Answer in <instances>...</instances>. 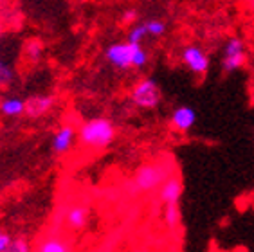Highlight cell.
I'll list each match as a JSON object with an SVG mask.
<instances>
[{"instance_id": "cell-23", "label": "cell", "mask_w": 254, "mask_h": 252, "mask_svg": "<svg viewBox=\"0 0 254 252\" xmlns=\"http://www.w3.org/2000/svg\"><path fill=\"white\" fill-rule=\"evenodd\" d=\"M2 33H4V27H2V22H0V36H2Z\"/></svg>"}, {"instance_id": "cell-11", "label": "cell", "mask_w": 254, "mask_h": 252, "mask_svg": "<svg viewBox=\"0 0 254 252\" xmlns=\"http://www.w3.org/2000/svg\"><path fill=\"white\" fill-rule=\"evenodd\" d=\"M182 196V182L177 177H168L162 186L159 188V202L168 204V202H181Z\"/></svg>"}, {"instance_id": "cell-8", "label": "cell", "mask_w": 254, "mask_h": 252, "mask_svg": "<svg viewBox=\"0 0 254 252\" xmlns=\"http://www.w3.org/2000/svg\"><path fill=\"white\" fill-rule=\"evenodd\" d=\"M196 110L190 105H181L171 110L170 128L177 133H188L196 125Z\"/></svg>"}, {"instance_id": "cell-20", "label": "cell", "mask_w": 254, "mask_h": 252, "mask_svg": "<svg viewBox=\"0 0 254 252\" xmlns=\"http://www.w3.org/2000/svg\"><path fill=\"white\" fill-rule=\"evenodd\" d=\"M137 18H139V11L137 9H127L121 15V24L123 25H132L137 22Z\"/></svg>"}, {"instance_id": "cell-14", "label": "cell", "mask_w": 254, "mask_h": 252, "mask_svg": "<svg viewBox=\"0 0 254 252\" xmlns=\"http://www.w3.org/2000/svg\"><path fill=\"white\" fill-rule=\"evenodd\" d=\"M162 220L166 223V227L170 231H175L181 225L182 213H181V205L179 202H168L164 204V211H162Z\"/></svg>"}, {"instance_id": "cell-24", "label": "cell", "mask_w": 254, "mask_h": 252, "mask_svg": "<svg viewBox=\"0 0 254 252\" xmlns=\"http://www.w3.org/2000/svg\"><path fill=\"white\" fill-rule=\"evenodd\" d=\"M0 233H2V229H0Z\"/></svg>"}, {"instance_id": "cell-13", "label": "cell", "mask_w": 254, "mask_h": 252, "mask_svg": "<svg viewBox=\"0 0 254 252\" xmlns=\"http://www.w3.org/2000/svg\"><path fill=\"white\" fill-rule=\"evenodd\" d=\"M38 252H68L72 251V243L68 242V240H64V238L60 236H49L42 240L38 243V247H36Z\"/></svg>"}, {"instance_id": "cell-17", "label": "cell", "mask_w": 254, "mask_h": 252, "mask_svg": "<svg viewBox=\"0 0 254 252\" xmlns=\"http://www.w3.org/2000/svg\"><path fill=\"white\" fill-rule=\"evenodd\" d=\"M15 79V72L9 63L0 60V88H7Z\"/></svg>"}, {"instance_id": "cell-5", "label": "cell", "mask_w": 254, "mask_h": 252, "mask_svg": "<svg viewBox=\"0 0 254 252\" xmlns=\"http://www.w3.org/2000/svg\"><path fill=\"white\" fill-rule=\"evenodd\" d=\"M181 60L184 63V67L191 74H195V76H204V74H207V70L211 67V60L207 56V53H205L200 45H195V44H190L182 49Z\"/></svg>"}, {"instance_id": "cell-15", "label": "cell", "mask_w": 254, "mask_h": 252, "mask_svg": "<svg viewBox=\"0 0 254 252\" xmlns=\"http://www.w3.org/2000/svg\"><path fill=\"white\" fill-rule=\"evenodd\" d=\"M44 44L40 42V40H29L27 44H25L24 47V56L27 62L31 63H36L42 60V56H44Z\"/></svg>"}, {"instance_id": "cell-9", "label": "cell", "mask_w": 254, "mask_h": 252, "mask_svg": "<svg viewBox=\"0 0 254 252\" xmlns=\"http://www.w3.org/2000/svg\"><path fill=\"white\" fill-rule=\"evenodd\" d=\"M90 205L88 204H74L68 205L64 213V223L74 233H81L88 227L90 222Z\"/></svg>"}, {"instance_id": "cell-19", "label": "cell", "mask_w": 254, "mask_h": 252, "mask_svg": "<svg viewBox=\"0 0 254 252\" xmlns=\"http://www.w3.org/2000/svg\"><path fill=\"white\" fill-rule=\"evenodd\" d=\"M29 251H31L29 240H25V238H22V236L11 240L9 252H29Z\"/></svg>"}, {"instance_id": "cell-3", "label": "cell", "mask_w": 254, "mask_h": 252, "mask_svg": "<svg viewBox=\"0 0 254 252\" xmlns=\"http://www.w3.org/2000/svg\"><path fill=\"white\" fill-rule=\"evenodd\" d=\"M130 101L141 110H155L162 101V92L159 83L153 78H142L130 90Z\"/></svg>"}, {"instance_id": "cell-12", "label": "cell", "mask_w": 254, "mask_h": 252, "mask_svg": "<svg viewBox=\"0 0 254 252\" xmlns=\"http://www.w3.org/2000/svg\"><path fill=\"white\" fill-rule=\"evenodd\" d=\"M0 116L7 119H16V117L25 116V99L16 96L2 97L0 99Z\"/></svg>"}, {"instance_id": "cell-2", "label": "cell", "mask_w": 254, "mask_h": 252, "mask_svg": "<svg viewBox=\"0 0 254 252\" xmlns=\"http://www.w3.org/2000/svg\"><path fill=\"white\" fill-rule=\"evenodd\" d=\"M170 177V168L168 164L161 162H150V164H142L137 168L132 179V191L135 194L139 193H153L161 188L162 182Z\"/></svg>"}, {"instance_id": "cell-6", "label": "cell", "mask_w": 254, "mask_h": 252, "mask_svg": "<svg viewBox=\"0 0 254 252\" xmlns=\"http://www.w3.org/2000/svg\"><path fill=\"white\" fill-rule=\"evenodd\" d=\"M133 47L135 44L132 42H114L105 49V60L118 70H128L132 68V58H133Z\"/></svg>"}, {"instance_id": "cell-7", "label": "cell", "mask_w": 254, "mask_h": 252, "mask_svg": "<svg viewBox=\"0 0 254 252\" xmlns=\"http://www.w3.org/2000/svg\"><path fill=\"white\" fill-rule=\"evenodd\" d=\"M76 141H78V128H74L72 125L60 126L51 139V151L54 155H65L72 150Z\"/></svg>"}, {"instance_id": "cell-10", "label": "cell", "mask_w": 254, "mask_h": 252, "mask_svg": "<svg viewBox=\"0 0 254 252\" xmlns=\"http://www.w3.org/2000/svg\"><path fill=\"white\" fill-rule=\"evenodd\" d=\"M56 105V96L53 94H38L25 99V116L29 119H38V117L49 114Z\"/></svg>"}, {"instance_id": "cell-1", "label": "cell", "mask_w": 254, "mask_h": 252, "mask_svg": "<svg viewBox=\"0 0 254 252\" xmlns=\"http://www.w3.org/2000/svg\"><path fill=\"white\" fill-rule=\"evenodd\" d=\"M118 130L108 117H92L78 126V144L85 150L103 151L116 141Z\"/></svg>"}, {"instance_id": "cell-21", "label": "cell", "mask_w": 254, "mask_h": 252, "mask_svg": "<svg viewBox=\"0 0 254 252\" xmlns=\"http://www.w3.org/2000/svg\"><path fill=\"white\" fill-rule=\"evenodd\" d=\"M11 234H7V233H0V252H9V245H11Z\"/></svg>"}, {"instance_id": "cell-22", "label": "cell", "mask_w": 254, "mask_h": 252, "mask_svg": "<svg viewBox=\"0 0 254 252\" xmlns=\"http://www.w3.org/2000/svg\"><path fill=\"white\" fill-rule=\"evenodd\" d=\"M245 5H247V9H251L254 13V0H245Z\"/></svg>"}, {"instance_id": "cell-4", "label": "cell", "mask_w": 254, "mask_h": 252, "mask_svg": "<svg viewBox=\"0 0 254 252\" xmlns=\"http://www.w3.org/2000/svg\"><path fill=\"white\" fill-rule=\"evenodd\" d=\"M247 62V47L242 36H229L225 40L224 51H222L220 67L224 74H233L244 67Z\"/></svg>"}, {"instance_id": "cell-18", "label": "cell", "mask_w": 254, "mask_h": 252, "mask_svg": "<svg viewBox=\"0 0 254 252\" xmlns=\"http://www.w3.org/2000/svg\"><path fill=\"white\" fill-rule=\"evenodd\" d=\"M146 27H144V22H142V24H135L128 29L127 40L132 42V44H142V40L146 38Z\"/></svg>"}, {"instance_id": "cell-16", "label": "cell", "mask_w": 254, "mask_h": 252, "mask_svg": "<svg viewBox=\"0 0 254 252\" xmlns=\"http://www.w3.org/2000/svg\"><path fill=\"white\" fill-rule=\"evenodd\" d=\"M144 27H146V34L150 38H161L164 36L168 31V24L164 20H146L144 22Z\"/></svg>"}]
</instances>
